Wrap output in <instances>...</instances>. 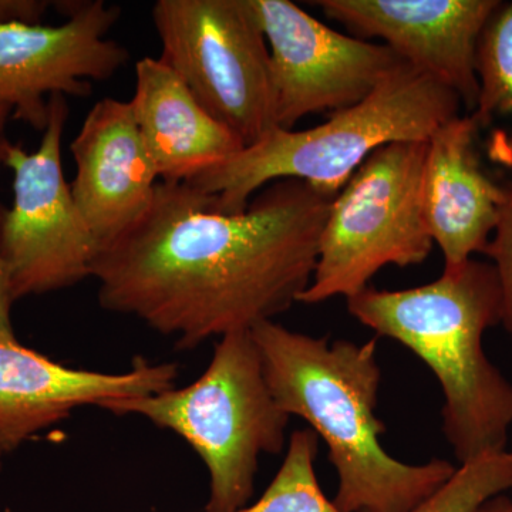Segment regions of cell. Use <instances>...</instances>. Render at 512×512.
Returning a JSON list of instances; mask_svg holds the SVG:
<instances>
[{
	"instance_id": "cell-1",
	"label": "cell",
	"mask_w": 512,
	"mask_h": 512,
	"mask_svg": "<svg viewBox=\"0 0 512 512\" xmlns=\"http://www.w3.org/2000/svg\"><path fill=\"white\" fill-rule=\"evenodd\" d=\"M336 195L276 181L224 214L191 185L160 181L147 211L94 259L99 305L180 350L274 320L311 285Z\"/></svg>"
},
{
	"instance_id": "cell-2",
	"label": "cell",
	"mask_w": 512,
	"mask_h": 512,
	"mask_svg": "<svg viewBox=\"0 0 512 512\" xmlns=\"http://www.w3.org/2000/svg\"><path fill=\"white\" fill-rule=\"evenodd\" d=\"M269 389L289 416L301 417L328 447L342 512H412L453 476L450 461L407 464L380 443L382 369L377 338L366 343L315 338L274 320L251 330Z\"/></svg>"
},
{
	"instance_id": "cell-3",
	"label": "cell",
	"mask_w": 512,
	"mask_h": 512,
	"mask_svg": "<svg viewBox=\"0 0 512 512\" xmlns=\"http://www.w3.org/2000/svg\"><path fill=\"white\" fill-rule=\"evenodd\" d=\"M348 309L377 338L402 343L430 367L443 393V433L458 464L507 450L512 383L483 346L503 309L493 264L471 258L431 284L400 291L369 286L348 299Z\"/></svg>"
},
{
	"instance_id": "cell-4",
	"label": "cell",
	"mask_w": 512,
	"mask_h": 512,
	"mask_svg": "<svg viewBox=\"0 0 512 512\" xmlns=\"http://www.w3.org/2000/svg\"><path fill=\"white\" fill-rule=\"evenodd\" d=\"M461 104L447 84L404 63L369 97L325 123L299 131L275 128L185 184L210 195L212 208L224 214L247 210L252 195L276 181H305L339 194L380 147L429 140L460 116Z\"/></svg>"
},
{
	"instance_id": "cell-5",
	"label": "cell",
	"mask_w": 512,
	"mask_h": 512,
	"mask_svg": "<svg viewBox=\"0 0 512 512\" xmlns=\"http://www.w3.org/2000/svg\"><path fill=\"white\" fill-rule=\"evenodd\" d=\"M103 410L144 417L180 436L210 474L204 512H234L254 495L262 454H279L291 416L269 389L251 330L222 336L210 365L195 382Z\"/></svg>"
},
{
	"instance_id": "cell-6",
	"label": "cell",
	"mask_w": 512,
	"mask_h": 512,
	"mask_svg": "<svg viewBox=\"0 0 512 512\" xmlns=\"http://www.w3.org/2000/svg\"><path fill=\"white\" fill-rule=\"evenodd\" d=\"M426 150L427 141L387 144L360 165L332 202L315 274L298 303L348 301L386 266L426 261L434 245L421 200Z\"/></svg>"
},
{
	"instance_id": "cell-7",
	"label": "cell",
	"mask_w": 512,
	"mask_h": 512,
	"mask_svg": "<svg viewBox=\"0 0 512 512\" xmlns=\"http://www.w3.org/2000/svg\"><path fill=\"white\" fill-rule=\"evenodd\" d=\"M160 59L245 147L275 130L271 57L249 0H158Z\"/></svg>"
},
{
	"instance_id": "cell-8",
	"label": "cell",
	"mask_w": 512,
	"mask_h": 512,
	"mask_svg": "<svg viewBox=\"0 0 512 512\" xmlns=\"http://www.w3.org/2000/svg\"><path fill=\"white\" fill-rule=\"evenodd\" d=\"M67 117L66 96L53 94L39 148L29 153L9 143L3 158L13 173V202L10 207L0 204V256L15 302L92 278L100 251L63 174Z\"/></svg>"
},
{
	"instance_id": "cell-9",
	"label": "cell",
	"mask_w": 512,
	"mask_h": 512,
	"mask_svg": "<svg viewBox=\"0 0 512 512\" xmlns=\"http://www.w3.org/2000/svg\"><path fill=\"white\" fill-rule=\"evenodd\" d=\"M249 2L268 43L281 130L355 106L406 63L383 43L336 32L289 0Z\"/></svg>"
},
{
	"instance_id": "cell-10",
	"label": "cell",
	"mask_w": 512,
	"mask_h": 512,
	"mask_svg": "<svg viewBox=\"0 0 512 512\" xmlns=\"http://www.w3.org/2000/svg\"><path fill=\"white\" fill-rule=\"evenodd\" d=\"M66 16L57 26L0 25V103L12 119L43 133L53 94L82 97L93 82H106L123 69L130 53L109 33L120 19L119 6L104 0L53 2Z\"/></svg>"
},
{
	"instance_id": "cell-11",
	"label": "cell",
	"mask_w": 512,
	"mask_h": 512,
	"mask_svg": "<svg viewBox=\"0 0 512 512\" xmlns=\"http://www.w3.org/2000/svg\"><path fill=\"white\" fill-rule=\"evenodd\" d=\"M500 0H318L359 39L383 40L404 62L447 84L476 109L478 40Z\"/></svg>"
},
{
	"instance_id": "cell-12",
	"label": "cell",
	"mask_w": 512,
	"mask_h": 512,
	"mask_svg": "<svg viewBox=\"0 0 512 512\" xmlns=\"http://www.w3.org/2000/svg\"><path fill=\"white\" fill-rule=\"evenodd\" d=\"M177 379L175 363L143 357L124 373L73 369L0 333V451L13 453L80 407L153 396L173 389Z\"/></svg>"
},
{
	"instance_id": "cell-13",
	"label": "cell",
	"mask_w": 512,
	"mask_h": 512,
	"mask_svg": "<svg viewBox=\"0 0 512 512\" xmlns=\"http://www.w3.org/2000/svg\"><path fill=\"white\" fill-rule=\"evenodd\" d=\"M70 151L73 198L101 249L147 211L160 183L130 101H97Z\"/></svg>"
},
{
	"instance_id": "cell-14",
	"label": "cell",
	"mask_w": 512,
	"mask_h": 512,
	"mask_svg": "<svg viewBox=\"0 0 512 512\" xmlns=\"http://www.w3.org/2000/svg\"><path fill=\"white\" fill-rule=\"evenodd\" d=\"M480 130L466 114L447 121L427 140L421 200L444 271L484 254L507 194V187L495 183L481 163Z\"/></svg>"
},
{
	"instance_id": "cell-15",
	"label": "cell",
	"mask_w": 512,
	"mask_h": 512,
	"mask_svg": "<svg viewBox=\"0 0 512 512\" xmlns=\"http://www.w3.org/2000/svg\"><path fill=\"white\" fill-rule=\"evenodd\" d=\"M130 104L161 183H188L245 148L160 57L136 63Z\"/></svg>"
},
{
	"instance_id": "cell-16",
	"label": "cell",
	"mask_w": 512,
	"mask_h": 512,
	"mask_svg": "<svg viewBox=\"0 0 512 512\" xmlns=\"http://www.w3.org/2000/svg\"><path fill=\"white\" fill-rule=\"evenodd\" d=\"M478 99L470 113L478 127L512 120V0L498 2L478 40Z\"/></svg>"
},
{
	"instance_id": "cell-17",
	"label": "cell",
	"mask_w": 512,
	"mask_h": 512,
	"mask_svg": "<svg viewBox=\"0 0 512 512\" xmlns=\"http://www.w3.org/2000/svg\"><path fill=\"white\" fill-rule=\"evenodd\" d=\"M315 431H293L284 463L256 503L234 512H342L330 501L316 477L319 441Z\"/></svg>"
},
{
	"instance_id": "cell-18",
	"label": "cell",
	"mask_w": 512,
	"mask_h": 512,
	"mask_svg": "<svg viewBox=\"0 0 512 512\" xmlns=\"http://www.w3.org/2000/svg\"><path fill=\"white\" fill-rule=\"evenodd\" d=\"M507 491H512V448L458 464L453 476L412 512H478Z\"/></svg>"
},
{
	"instance_id": "cell-19",
	"label": "cell",
	"mask_w": 512,
	"mask_h": 512,
	"mask_svg": "<svg viewBox=\"0 0 512 512\" xmlns=\"http://www.w3.org/2000/svg\"><path fill=\"white\" fill-rule=\"evenodd\" d=\"M484 255L493 261L503 299L501 325L512 340V184L507 187L500 218Z\"/></svg>"
},
{
	"instance_id": "cell-20",
	"label": "cell",
	"mask_w": 512,
	"mask_h": 512,
	"mask_svg": "<svg viewBox=\"0 0 512 512\" xmlns=\"http://www.w3.org/2000/svg\"><path fill=\"white\" fill-rule=\"evenodd\" d=\"M52 5L43 0H0V25H42L43 16Z\"/></svg>"
},
{
	"instance_id": "cell-21",
	"label": "cell",
	"mask_w": 512,
	"mask_h": 512,
	"mask_svg": "<svg viewBox=\"0 0 512 512\" xmlns=\"http://www.w3.org/2000/svg\"><path fill=\"white\" fill-rule=\"evenodd\" d=\"M15 303L10 281L8 268L0 256V333L2 335H15L12 323V306Z\"/></svg>"
},
{
	"instance_id": "cell-22",
	"label": "cell",
	"mask_w": 512,
	"mask_h": 512,
	"mask_svg": "<svg viewBox=\"0 0 512 512\" xmlns=\"http://www.w3.org/2000/svg\"><path fill=\"white\" fill-rule=\"evenodd\" d=\"M12 113V107H9L8 104L0 103V165H3L6 148L9 146V141L6 140L5 136V128Z\"/></svg>"
},
{
	"instance_id": "cell-23",
	"label": "cell",
	"mask_w": 512,
	"mask_h": 512,
	"mask_svg": "<svg viewBox=\"0 0 512 512\" xmlns=\"http://www.w3.org/2000/svg\"><path fill=\"white\" fill-rule=\"evenodd\" d=\"M478 512H512V500L505 494L497 495L485 503Z\"/></svg>"
},
{
	"instance_id": "cell-24",
	"label": "cell",
	"mask_w": 512,
	"mask_h": 512,
	"mask_svg": "<svg viewBox=\"0 0 512 512\" xmlns=\"http://www.w3.org/2000/svg\"><path fill=\"white\" fill-rule=\"evenodd\" d=\"M2 457H3V453H2V451H0V470H2Z\"/></svg>"
},
{
	"instance_id": "cell-25",
	"label": "cell",
	"mask_w": 512,
	"mask_h": 512,
	"mask_svg": "<svg viewBox=\"0 0 512 512\" xmlns=\"http://www.w3.org/2000/svg\"><path fill=\"white\" fill-rule=\"evenodd\" d=\"M154 512H158V511H154Z\"/></svg>"
}]
</instances>
